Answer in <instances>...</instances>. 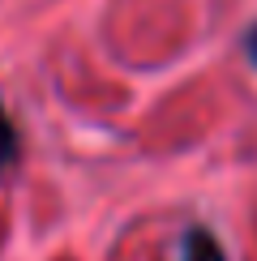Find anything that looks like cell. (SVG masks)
Masks as SVG:
<instances>
[{"instance_id": "cell-1", "label": "cell", "mask_w": 257, "mask_h": 261, "mask_svg": "<svg viewBox=\"0 0 257 261\" xmlns=\"http://www.w3.org/2000/svg\"><path fill=\"white\" fill-rule=\"evenodd\" d=\"M13 154H17V128L9 124L5 107H0V167H5V163H13Z\"/></svg>"}, {"instance_id": "cell-2", "label": "cell", "mask_w": 257, "mask_h": 261, "mask_svg": "<svg viewBox=\"0 0 257 261\" xmlns=\"http://www.w3.org/2000/svg\"><path fill=\"white\" fill-rule=\"evenodd\" d=\"M249 56H253V64H257V30L249 35Z\"/></svg>"}]
</instances>
